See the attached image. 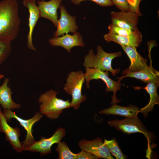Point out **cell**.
Returning <instances> with one entry per match:
<instances>
[{"mask_svg": "<svg viewBox=\"0 0 159 159\" xmlns=\"http://www.w3.org/2000/svg\"><path fill=\"white\" fill-rule=\"evenodd\" d=\"M17 0L0 1V41L11 42L18 34L21 20Z\"/></svg>", "mask_w": 159, "mask_h": 159, "instance_id": "6da1fadb", "label": "cell"}, {"mask_svg": "<svg viewBox=\"0 0 159 159\" xmlns=\"http://www.w3.org/2000/svg\"><path fill=\"white\" fill-rule=\"evenodd\" d=\"M57 94L52 89L41 94L38 99L40 113L52 120L58 118L64 109L71 107L69 100L57 97Z\"/></svg>", "mask_w": 159, "mask_h": 159, "instance_id": "7a4b0ae2", "label": "cell"}, {"mask_svg": "<svg viewBox=\"0 0 159 159\" xmlns=\"http://www.w3.org/2000/svg\"><path fill=\"white\" fill-rule=\"evenodd\" d=\"M97 54H95L92 49L89 50L84 58L83 66L85 68H95L103 71H109L113 76L120 72L119 69H114L112 68V62L115 58L122 55L120 52L107 53L100 46L97 47Z\"/></svg>", "mask_w": 159, "mask_h": 159, "instance_id": "3957f363", "label": "cell"}, {"mask_svg": "<svg viewBox=\"0 0 159 159\" xmlns=\"http://www.w3.org/2000/svg\"><path fill=\"white\" fill-rule=\"evenodd\" d=\"M66 80L63 89L72 97L71 107L74 110H78L80 104L87 99L86 95L82 93L83 84L85 81L84 73L82 70L70 72Z\"/></svg>", "mask_w": 159, "mask_h": 159, "instance_id": "277c9868", "label": "cell"}, {"mask_svg": "<svg viewBox=\"0 0 159 159\" xmlns=\"http://www.w3.org/2000/svg\"><path fill=\"white\" fill-rule=\"evenodd\" d=\"M110 126L124 134L129 135L133 133H143L147 139L148 147L153 142L155 137L153 132L148 131L138 117L125 118L122 120L115 119L107 122Z\"/></svg>", "mask_w": 159, "mask_h": 159, "instance_id": "5b68a950", "label": "cell"}, {"mask_svg": "<svg viewBox=\"0 0 159 159\" xmlns=\"http://www.w3.org/2000/svg\"><path fill=\"white\" fill-rule=\"evenodd\" d=\"M85 69L84 75L86 86L88 89L90 87V82L91 80L100 79L106 84L105 91L107 92H112L113 93V95L111 97V104L113 105L121 102V101L118 100L116 97L117 91L121 89V81L118 80L116 81L110 78L109 77L108 72L92 68L85 67Z\"/></svg>", "mask_w": 159, "mask_h": 159, "instance_id": "8992f818", "label": "cell"}, {"mask_svg": "<svg viewBox=\"0 0 159 159\" xmlns=\"http://www.w3.org/2000/svg\"><path fill=\"white\" fill-rule=\"evenodd\" d=\"M65 130L64 128L59 127L50 137L46 138L43 136L41 137L39 140H35L25 148L24 150L38 152L42 156L51 153L52 146L61 141L62 138L65 136Z\"/></svg>", "mask_w": 159, "mask_h": 159, "instance_id": "52a82bcc", "label": "cell"}, {"mask_svg": "<svg viewBox=\"0 0 159 159\" xmlns=\"http://www.w3.org/2000/svg\"><path fill=\"white\" fill-rule=\"evenodd\" d=\"M2 112L7 122L10 121L12 118L16 120L26 130V135L24 140L22 143L24 148L28 146L35 140L33 135V127L35 123L40 120L44 115L39 112L36 113L32 118L28 120L21 118L17 115L16 113L10 110L3 109Z\"/></svg>", "mask_w": 159, "mask_h": 159, "instance_id": "ba28073f", "label": "cell"}, {"mask_svg": "<svg viewBox=\"0 0 159 159\" xmlns=\"http://www.w3.org/2000/svg\"><path fill=\"white\" fill-rule=\"evenodd\" d=\"M153 47L151 45L149 47V57L150 59V64L148 67L143 70L135 72H131L123 70L122 73L124 75L117 77L118 80L121 81L124 78L130 77L135 78L143 81L145 83L153 82L159 85V73L152 66V61L151 59L150 51Z\"/></svg>", "mask_w": 159, "mask_h": 159, "instance_id": "9c48e42d", "label": "cell"}, {"mask_svg": "<svg viewBox=\"0 0 159 159\" xmlns=\"http://www.w3.org/2000/svg\"><path fill=\"white\" fill-rule=\"evenodd\" d=\"M3 114L0 107V132L4 133L6 140L9 141L13 148L17 153L24 150L22 143L19 140L20 136L19 129L13 127L9 125Z\"/></svg>", "mask_w": 159, "mask_h": 159, "instance_id": "30bf717a", "label": "cell"}, {"mask_svg": "<svg viewBox=\"0 0 159 159\" xmlns=\"http://www.w3.org/2000/svg\"><path fill=\"white\" fill-rule=\"evenodd\" d=\"M59 9L60 17L58 20L57 30L54 34V37H59L69 32L74 34L79 29L76 24V17L68 13L63 5H61Z\"/></svg>", "mask_w": 159, "mask_h": 159, "instance_id": "8fae6325", "label": "cell"}, {"mask_svg": "<svg viewBox=\"0 0 159 159\" xmlns=\"http://www.w3.org/2000/svg\"><path fill=\"white\" fill-rule=\"evenodd\" d=\"M111 23L120 27L135 31L138 29V24L139 15L130 11L110 13Z\"/></svg>", "mask_w": 159, "mask_h": 159, "instance_id": "7c38bea8", "label": "cell"}, {"mask_svg": "<svg viewBox=\"0 0 159 159\" xmlns=\"http://www.w3.org/2000/svg\"><path fill=\"white\" fill-rule=\"evenodd\" d=\"M79 147L82 150L87 152L99 158L114 159L107 147L102 142V139L98 137L91 140L83 139L79 142Z\"/></svg>", "mask_w": 159, "mask_h": 159, "instance_id": "4fadbf2b", "label": "cell"}, {"mask_svg": "<svg viewBox=\"0 0 159 159\" xmlns=\"http://www.w3.org/2000/svg\"><path fill=\"white\" fill-rule=\"evenodd\" d=\"M36 0H23L22 4L27 8L29 12L28 26L29 31L27 36V47L33 51H36L32 41V35L35 26L40 17L39 11L36 4Z\"/></svg>", "mask_w": 159, "mask_h": 159, "instance_id": "5bb4252c", "label": "cell"}, {"mask_svg": "<svg viewBox=\"0 0 159 159\" xmlns=\"http://www.w3.org/2000/svg\"><path fill=\"white\" fill-rule=\"evenodd\" d=\"M49 42L52 46L64 48L69 53L71 52V49L74 47L85 46L82 37L77 32L72 35L67 34L61 37H54L49 40Z\"/></svg>", "mask_w": 159, "mask_h": 159, "instance_id": "9a60e30c", "label": "cell"}, {"mask_svg": "<svg viewBox=\"0 0 159 159\" xmlns=\"http://www.w3.org/2000/svg\"><path fill=\"white\" fill-rule=\"evenodd\" d=\"M62 0H44L37 1L40 17L51 21L56 27L58 21L57 10L59 8Z\"/></svg>", "mask_w": 159, "mask_h": 159, "instance_id": "2e32d148", "label": "cell"}, {"mask_svg": "<svg viewBox=\"0 0 159 159\" xmlns=\"http://www.w3.org/2000/svg\"><path fill=\"white\" fill-rule=\"evenodd\" d=\"M122 49L129 57L130 61L129 67L125 69L131 72L139 71L148 68L147 60L143 57L137 50V48L129 46L121 45Z\"/></svg>", "mask_w": 159, "mask_h": 159, "instance_id": "e0dca14e", "label": "cell"}, {"mask_svg": "<svg viewBox=\"0 0 159 159\" xmlns=\"http://www.w3.org/2000/svg\"><path fill=\"white\" fill-rule=\"evenodd\" d=\"M103 38L108 42H114L120 46H132L136 48L142 41V34L139 31L135 34L129 36H121L109 32L105 35Z\"/></svg>", "mask_w": 159, "mask_h": 159, "instance_id": "ac0fdd59", "label": "cell"}, {"mask_svg": "<svg viewBox=\"0 0 159 159\" xmlns=\"http://www.w3.org/2000/svg\"><path fill=\"white\" fill-rule=\"evenodd\" d=\"M9 79L5 78L2 85H0V105L3 109L11 110L20 108L21 105L14 102L12 98L13 92L8 86Z\"/></svg>", "mask_w": 159, "mask_h": 159, "instance_id": "d6986e66", "label": "cell"}, {"mask_svg": "<svg viewBox=\"0 0 159 159\" xmlns=\"http://www.w3.org/2000/svg\"><path fill=\"white\" fill-rule=\"evenodd\" d=\"M140 109L132 104L127 106H122L116 104L110 107L100 111V114L106 115H117L124 116L125 118H133L137 117L140 112Z\"/></svg>", "mask_w": 159, "mask_h": 159, "instance_id": "ffe728a7", "label": "cell"}, {"mask_svg": "<svg viewBox=\"0 0 159 159\" xmlns=\"http://www.w3.org/2000/svg\"><path fill=\"white\" fill-rule=\"evenodd\" d=\"M159 85L154 82L148 83L144 87H135V89H144L149 94L150 97L148 103L144 107L140 109V112L143 114L144 118L148 116L149 112L153 110V107L155 105H159V96L157 92V89Z\"/></svg>", "mask_w": 159, "mask_h": 159, "instance_id": "44dd1931", "label": "cell"}, {"mask_svg": "<svg viewBox=\"0 0 159 159\" xmlns=\"http://www.w3.org/2000/svg\"><path fill=\"white\" fill-rule=\"evenodd\" d=\"M109 150L110 153L117 159H124L127 158L126 155L121 151L119 147L116 139L113 138L111 140L104 139L103 143Z\"/></svg>", "mask_w": 159, "mask_h": 159, "instance_id": "7402d4cb", "label": "cell"}, {"mask_svg": "<svg viewBox=\"0 0 159 159\" xmlns=\"http://www.w3.org/2000/svg\"><path fill=\"white\" fill-rule=\"evenodd\" d=\"M55 150L58 153L59 159H77V153L72 152L64 142L57 143Z\"/></svg>", "mask_w": 159, "mask_h": 159, "instance_id": "603a6c76", "label": "cell"}, {"mask_svg": "<svg viewBox=\"0 0 159 159\" xmlns=\"http://www.w3.org/2000/svg\"><path fill=\"white\" fill-rule=\"evenodd\" d=\"M11 51V42L0 41V65L9 57Z\"/></svg>", "mask_w": 159, "mask_h": 159, "instance_id": "cb8c5ba5", "label": "cell"}, {"mask_svg": "<svg viewBox=\"0 0 159 159\" xmlns=\"http://www.w3.org/2000/svg\"><path fill=\"white\" fill-rule=\"evenodd\" d=\"M109 32L121 36H129L133 35L139 31H133L119 27L111 23L108 26Z\"/></svg>", "mask_w": 159, "mask_h": 159, "instance_id": "d4e9b609", "label": "cell"}, {"mask_svg": "<svg viewBox=\"0 0 159 159\" xmlns=\"http://www.w3.org/2000/svg\"><path fill=\"white\" fill-rule=\"evenodd\" d=\"M87 0L93 1L103 7L112 6L114 5L111 0H71V2L74 4L77 5L83 1Z\"/></svg>", "mask_w": 159, "mask_h": 159, "instance_id": "484cf974", "label": "cell"}, {"mask_svg": "<svg viewBox=\"0 0 159 159\" xmlns=\"http://www.w3.org/2000/svg\"><path fill=\"white\" fill-rule=\"evenodd\" d=\"M145 0H127L130 6V11L137 13L140 16L142 14L140 9V4L141 1Z\"/></svg>", "mask_w": 159, "mask_h": 159, "instance_id": "4316f807", "label": "cell"}, {"mask_svg": "<svg viewBox=\"0 0 159 159\" xmlns=\"http://www.w3.org/2000/svg\"><path fill=\"white\" fill-rule=\"evenodd\" d=\"M113 4L121 11H129L130 8L127 0H111Z\"/></svg>", "mask_w": 159, "mask_h": 159, "instance_id": "83f0119b", "label": "cell"}, {"mask_svg": "<svg viewBox=\"0 0 159 159\" xmlns=\"http://www.w3.org/2000/svg\"><path fill=\"white\" fill-rule=\"evenodd\" d=\"M77 159H97V157L83 150L77 153Z\"/></svg>", "mask_w": 159, "mask_h": 159, "instance_id": "f1b7e54d", "label": "cell"}, {"mask_svg": "<svg viewBox=\"0 0 159 159\" xmlns=\"http://www.w3.org/2000/svg\"><path fill=\"white\" fill-rule=\"evenodd\" d=\"M4 75L0 74V80L4 78Z\"/></svg>", "mask_w": 159, "mask_h": 159, "instance_id": "f546056e", "label": "cell"}]
</instances>
